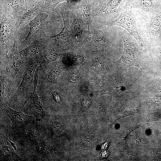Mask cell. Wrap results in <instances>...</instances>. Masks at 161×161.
<instances>
[{"mask_svg": "<svg viewBox=\"0 0 161 161\" xmlns=\"http://www.w3.org/2000/svg\"><path fill=\"white\" fill-rule=\"evenodd\" d=\"M124 48L120 59L114 63L123 66H134L139 68L145 76L141 53L128 35H121Z\"/></svg>", "mask_w": 161, "mask_h": 161, "instance_id": "obj_1", "label": "cell"}, {"mask_svg": "<svg viewBox=\"0 0 161 161\" xmlns=\"http://www.w3.org/2000/svg\"><path fill=\"white\" fill-rule=\"evenodd\" d=\"M7 141V144L1 146V160H23L24 159L19 157L15 152L13 147Z\"/></svg>", "mask_w": 161, "mask_h": 161, "instance_id": "obj_8", "label": "cell"}, {"mask_svg": "<svg viewBox=\"0 0 161 161\" xmlns=\"http://www.w3.org/2000/svg\"><path fill=\"white\" fill-rule=\"evenodd\" d=\"M59 69L57 67H53L49 70L47 75V78L49 81H51L55 79L59 73Z\"/></svg>", "mask_w": 161, "mask_h": 161, "instance_id": "obj_12", "label": "cell"}, {"mask_svg": "<svg viewBox=\"0 0 161 161\" xmlns=\"http://www.w3.org/2000/svg\"><path fill=\"white\" fill-rule=\"evenodd\" d=\"M0 134L3 137H4V138H5L6 139H7L8 141L10 142V144L14 148L15 150L16 151L17 150V148L16 147V143H14L12 142L9 139H7L1 132L0 133Z\"/></svg>", "mask_w": 161, "mask_h": 161, "instance_id": "obj_16", "label": "cell"}, {"mask_svg": "<svg viewBox=\"0 0 161 161\" xmlns=\"http://www.w3.org/2000/svg\"><path fill=\"white\" fill-rule=\"evenodd\" d=\"M82 12L83 19L86 25V29L89 33V25L91 19L90 8L89 5H84L82 8Z\"/></svg>", "mask_w": 161, "mask_h": 161, "instance_id": "obj_11", "label": "cell"}, {"mask_svg": "<svg viewBox=\"0 0 161 161\" xmlns=\"http://www.w3.org/2000/svg\"><path fill=\"white\" fill-rule=\"evenodd\" d=\"M52 95L54 100L57 103H60L61 102V99L60 96L58 93L54 92H52Z\"/></svg>", "mask_w": 161, "mask_h": 161, "instance_id": "obj_15", "label": "cell"}, {"mask_svg": "<svg viewBox=\"0 0 161 161\" xmlns=\"http://www.w3.org/2000/svg\"><path fill=\"white\" fill-rule=\"evenodd\" d=\"M140 4L143 9L145 11L151 10L154 6L153 0H140Z\"/></svg>", "mask_w": 161, "mask_h": 161, "instance_id": "obj_13", "label": "cell"}, {"mask_svg": "<svg viewBox=\"0 0 161 161\" xmlns=\"http://www.w3.org/2000/svg\"><path fill=\"white\" fill-rule=\"evenodd\" d=\"M0 103L3 106L7 103L12 91V82L4 72L1 75Z\"/></svg>", "mask_w": 161, "mask_h": 161, "instance_id": "obj_6", "label": "cell"}, {"mask_svg": "<svg viewBox=\"0 0 161 161\" xmlns=\"http://www.w3.org/2000/svg\"><path fill=\"white\" fill-rule=\"evenodd\" d=\"M27 101V100H26L21 110L19 111L13 110L8 106L7 105L4 106L6 113L10 119L13 124L18 126H22L28 123L33 119L32 116L26 115L23 113V107Z\"/></svg>", "mask_w": 161, "mask_h": 161, "instance_id": "obj_5", "label": "cell"}, {"mask_svg": "<svg viewBox=\"0 0 161 161\" xmlns=\"http://www.w3.org/2000/svg\"><path fill=\"white\" fill-rule=\"evenodd\" d=\"M40 64L32 60L27 64L22 79L16 92L15 96L25 94L30 89L32 84H34L35 71Z\"/></svg>", "mask_w": 161, "mask_h": 161, "instance_id": "obj_3", "label": "cell"}, {"mask_svg": "<svg viewBox=\"0 0 161 161\" xmlns=\"http://www.w3.org/2000/svg\"><path fill=\"white\" fill-rule=\"evenodd\" d=\"M158 85L161 88V79L160 80L158 83Z\"/></svg>", "mask_w": 161, "mask_h": 161, "instance_id": "obj_19", "label": "cell"}, {"mask_svg": "<svg viewBox=\"0 0 161 161\" xmlns=\"http://www.w3.org/2000/svg\"></svg>", "mask_w": 161, "mask_h": 161, "instance_id": "obj_20", "label": "cell"}, {"mask_svg": "<svg viewBox=\"0 0 161 161\" xmlns=\"http://www.w3.org/2000/svg\"><path fill=\"white\" fill-rule=\"evenodd\" d=\"M110 26H116L126 30L137 41L140 46L143 47V41L138 33L135 15L132 10V8L127 6L114 20L109 21L106 24Z\"/></svg>", "mask_w": 161, "mask_h": 161, "instance_id": "obj_2", "label": "cell"}, {"mask_svg": "<svg viewBox=\"0 0 161 161\" xmlns=\"http://www.w3.org/2000/svg\"><path fill=\"white\" fill-rule=\"evenodd\" d=\"M107 143H105L104 144V145L102 146V148L103 149H106L107 147Z\"/></svg>", "mask_w": 161, "mask_h": 161, "instance_id": "obj_18", "label": "cell"}, {"mask_svg": "<svg viewBox=\"0 0 161 161\" xmlns=\"http://www.w3.org/2000/svg\"><path fill=\"white\" fill-rule=\"evenodd\" d=\"M145 37L148 44L151 45L157 37L161 28V11L155 13L149 19L146 25Z\"/></svg>", "mask_w": 161, "mask_h": 161, "instance_id": "obj_4", "label": "cell"}, {"mask_svg": "<svg viewBox=\"0 0 161 161\" xmlns=\"http://www.w3.org/2000/svg\"><path fill=\"white\" fill-rule=\"evenodd\" d=\"M26 4L29 6H32L42 3L44 0H25Z\"/></svg>", "mask_w": 161, "mask_h": 161, "instance_id": "obj_14", "label": "cell"}, {"mask_svg": "<svg viewBox=\"0 0 161 161\" xmlns=\"http://www.w3.org/2000/svg\"><path fill=\"white\" fill-rule=\"evenodd\" d=\"M92 38L95 42L101 46L104 47L108 44L109 39L107 35L101 30L94 31Z\"/></svg>", "mask_w": 161, "mask_h": 161, "instance_id": "obj_9", "label": "cell"}, {"mask_svg": "<svg viewBox=\"0 0 161 161\" xmlns=\"http://www.w3.org/2000/svg\"><path fill=\"white\" fill-rule=\"evenodd\" d=\"M38 67L36 69L34 75V88L32 94V98L33 106L38 113L40 115L44 113V106L40 97L36 91L38 79Z\"/></svg>", "mask_w": 161, "mask_h": 161, "instance_id": "obj_7", "label": "cell"}, {"mask_svg": "<svg viewBox=\"0 0 161 161\" xmlns=\"http://www.w3.org/2000/svg\"><path fill=\"white\" fill-rule=\"evenodd\" d=\"M47 127L51 133L53 134L59 133L63 129L62 124L56 120H51L48 124Z\"/></svg>", "mask_w": 161, "mask_h": 161, "instance_id": "obj_10", "label": "cell"}, {"mask_svg": "<svg viewBox=\"0 0 161 161\" xmlns=\"http://www.w3.org/2000/svg\"><path fill=\"white\" fill-rule=\"evenodd\" d=\"M83 102L82 103L84 107H87L90 105V102L87 99H84L83 100Z\"/></svg>", "mask_w": 161, "mask_h": 161, "instance_id": "obj_17", "label": "cell"}]
</instances>
